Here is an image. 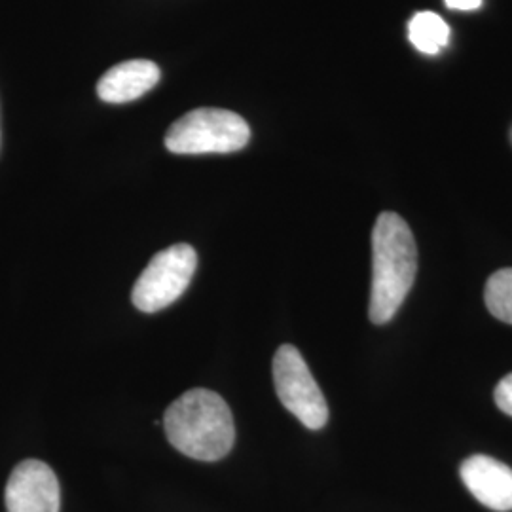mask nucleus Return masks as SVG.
I'll return each instance as SVG.
<instances>
[{
	"mask_svg": "<svg viewBox=\"0 0 512 512\" xmlns=\"http://www.w3.org/2000/svg\"><path fill=\"white\" fill-rule=\"evenodd\" d=\"M198 268V255L186 243L171 245L150 260L139 275L131 300L137 310L156 313L171 306L188 289Z\"/></svg>",
	"mask_w": 512,
	"mask_h": 512,
	"instance_id": "obj_4",
	"label": "nucleus"
},
{
	"mask_svg": "<svg viewBox=\"0 0 512 512\" xmlns=\"http://www.w3.org/2000/svg\"><path fill=\"white\" fill-rule=\"evenodd\" d=\"M162 78L160 67L148 59L124 61L103 74L97 84L101 101L120 105L129 103L150 92Z\"/></svg>",
	"mask_w": 512,
	"mask_h": 512,
	"instance_id": "obj_8",
	"label": "nucleus"
},
{
	"mask_svg": "<svg viewBox=\"0 0 512 512\" xmlns=\"http://www.w3.org/2000/svg\"><path fill=\"white\" fill-rule=\"evenodd\" d=\"M484 300L495 319L512 325V268L490 275L484 291Z\"/></svg>",
	"mask_w": 512,
	"mask_h": 512,
	"instance_id": "obj_10",
	"label": "nucleus"
},
{
	"mask_svg": "<svg viewBox=\"0 0 512 512\" xmlns=\"http://www.w3.org/2000/svg\"><path fill=\"white\" fill-rule=\"evenodd\" d=\"M418 274L416 239L403 217L382 213L372 230V291L370 321L374 325L389 323L404 298L410 293Z\"/></svg>",
	"mask_w": 512,
	"mask_h": 512,
	"instance_id": "obj_1",
	"label": "nucleus"
},
{
	"mask_svg": "<svg viewBox=\"0 0 512 512\" xmlns=\"http://www.w3.org/2000/svg\"><path fill=\"white\" fill-rule=\"evenodd\" d=\"M167 440L181 454L198 461L226 458L236 442L232 410L219 393L190 389L164 414Z\"/></svg>",
	"mask_w": 512,
	"mask_h": 512,
	"instance_id": "obj_2",
	"label": "nucleus"
},
{
	"mask_svg": "<svg viewBox=\"0 0 512 512\" xmlns=\"http://www.w3.org/2000/svg\"><path fill=\"white\" fill-rule=\"evenodd\" d=\"M408 38L423 54H439L450 40V27L435 12H418L408 25Z\"/></svg>",
	"mask_w": 512,
	"mask_h": 512,
	"instance_id": "obj_9",
	"label": "nucleus"
},
{
	"mask_svg": "<svg viewBox=\"0 0 512 512\" xmlns=\"http://www.w3.org/2000/svg\"><path fill=\"white\" fill-rule=\"evenodd\" d=\"M459 475L476 501L492 511H512V469L490 456H471L461 463Z\"/></svg>",
	"mask_w": 512,
	"mask_h": 512,
	"instance_id": "obj_7",
	"label": "nucleus"
},
{
	"mask_svg": "<svg viewBox=\"0 0 512 512\" xmlns=\"http://www.w3.org/2000/svg\"><path fill=\"white\" fill-rule=\"evenodd\" d=\"M495 404L505 412L507 416H512V374L505 376L497 387H495Z\"/></svg>",
	"mask_w": 512,
	"mask_h": 512,
	"instance_id": "obj_11",
	"label": "nucleus"
},
{
	"mask_svg": "<svg viewBox=\"0 0 512 512\" xmlns=\"http://www.w3.org/2000/svg\"><path fill=\"white\" fill-rule=\"evenodd\" d=\"M249 124L232 110L196 109L181 116L165 135V148L181 156L230 154L247 147Z\"/></svg>",
	"mask_w": 512,
	"mask_h": 512,
	"instance_id": "obj_3",
	"label": "nucleus"
},
{
	"mask_svg": "<svg viewBox=\"0 0 512 512\" xmlns=\"http://www.w3.org/2000/svg\"><path fill=\"white\" fill-rule=\"evenodd\" d=\"M274 385L281 404L311 431L325 427L329 421V404L321 387L311 376L302 353L294 346H281L275 351Z\"/></svg>",
	"mask_w": 512,
	"mask_h": 512,
	"instance_id": "obj_5",
	"label": "nucleus"
},
{
	"mask_svg": "<svg viewBox=\"0 0 512 512\" xmlns=\"http://www.w3.org/2000/svg\"><path fill=\"white\" fill-rule=\"evenodd\" d=\"M444 2L450 10H459V12H471L482 6V0H444Z\"/></svg>",
	"mask_w": 512,
	"mask_h": 512,
	"instance_id": "obj_12",
	"label": "nucleus"
},
{
	"mask_svg": "<svg viewBox=\"0 0 512 512\" xmlns=\"http://www.w3.org/2000/svg\"><path fill=\"white\" fill-rule=\"evenodd\" d=\"M4 499L8 512H59L57 476L44 461H21L10 475Z\"/></svg>",
	"mask_w": 512,
	"mask_h": 512,
	"instance_id": "obj_6",
	"label": "nucleus"
}]
</instances>
